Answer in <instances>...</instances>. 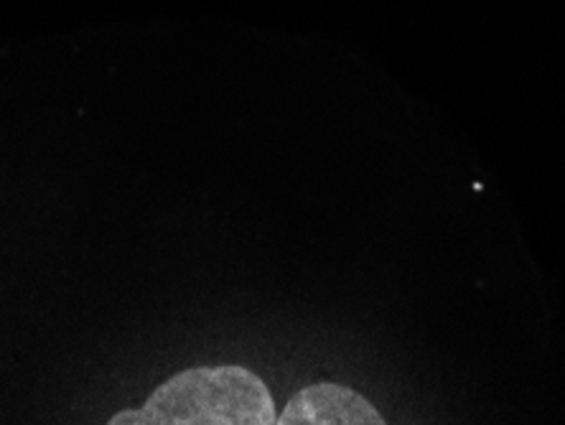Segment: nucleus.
Returning <instances> with one entry per match:
<instances>
[{
  "instance_id": "1",
  "label": "nucleus",
  "mask_w": 565,
  "mask_h": 425,
  "mask_svg": "<svg viewBox=\"0 0 565 425\" xmlns=\"http://www.w3.org/2000/svg\"><path fill=\"white\" fill-rule=\"evenodd\" d=\"M270 390L239 364L194 366L158 385L138 411L113 415L110 425H273Z\"/></svg>"
},
{
  "instance_id": "2",
  "label": "nucleus",
  "mask_w": 565,
  "mask_h": 425,
  "mask_svg": "<svg viewBox=\"0 0 565 425\" xmlns=\"http://www.w3.org/2000/svg\"><path fill=\"white\" fill-rule=\"evenodd\" d=\"M278 425H382L380 411L354 390L334 382L303 387L290 397Z\"/></svg>"
}]
</instances>
